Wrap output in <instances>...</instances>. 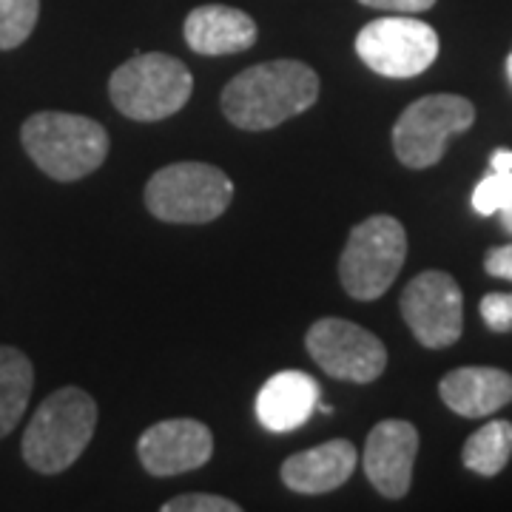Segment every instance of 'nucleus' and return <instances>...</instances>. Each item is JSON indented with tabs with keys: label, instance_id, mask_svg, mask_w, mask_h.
I'll return each mask as SVG.
<instances>
[{
	"label": "nucleus",
	"instance_id": "nucleus-1",
	"mask_svg": "<svg viewBox=\"0 0 512 512\" xmlns=\"http://www.w3.org/2000/svg\"><path fill=\"white\" fill-rule=\"evenodd\" d=\"M319 100V77L299 60L259 63L239 72L222 92V111L237 128L268 131Z\"/></svg>",
	"mask_w": 512,
	"mask_h": 512
},
{
	"label": "nucleus",
	"instance_id": "nucleus-2",
	"mask_svg": "<svg viewBox=\"0 0 512 512\" xmlns=\"http://www.w3.org/2000/svg\"><path fill=\"white\" fill-rule=\"evenodd\" d=\"M20 140L37 168L57 183L89 177L109 157L106 128L69 111H37L20 128Z\"/></svg>",
	"mask_w": 512,
	"mask_h": 512
},
{
	"label": "nucleus",
	"instance_id": "nucleus-3",
	"mask_svg": "<svg viewBox=\"0 0 512 512\" xmlns=\"http://www.w3.org/2000/svg\"><path fill=\"white\" fill-rule=\"evenodd\" d=\"M97 427V402L80 387H60L46 396L23 433V458L40 476L69 470L89 447Z\"/></svg>",
	"mask_w": 512,
	"mask_h": 512
},
{
	"label": "nucleus",
	"instance_id": "nucleus-4",
	"mask_svg": "<svg viewBox=\"0 0 512 512\" xmlns=\"http://www.w3.org/2000/svg\"><path fill=\"white\" fill-rule=\"evenodd\" d=\"M194 92V77L183 60L148 52L126 60L114 69L109 80V97L114 109L140 123L165 120L183 109Z\"/></svg>",
	"mask_w": 512,
	"mask_h": 512
},
{
	"label": "nucleus",
	"instance_id": "nucleus-5",
	"mask_svg": "<svg viewBox=\"0 0 512 512\" xmlns=\"http://www.w3.org/2000/svg\"><path fill=\"white\" fill-rule=\"evenodd\" d=\"M234 183L217 165L174 163L160 168L146 185L148 211L174 225H205L228 211Z\"/></svg>",
	"mask_w": 512,
	"mask_h": 512
},
{
	"label": "nucleus",
	"instance_id": "nucleus-6",
	"mask_svg": "<svg viewBox=\"0 0 512 512\" xmlns=\"http://www.w3.org/2000/svg\"><path fill=\"white\" fill-rule=\"evenodd\" d=\"M407 259L404 225L387 214H376L350 231L339 259V279L348 296L359 302L379 299L402 271Z\"/></svg>",
	"mask_w": 512,
	"mask_h": 512
},
{
	"label": "nucleus",
	"instance_id": "nucleus-7",
	"mask_svg": "<svg viewBox=\"0 0 512 512\" xmlns=\"http://www.w3.org/2000/svg\"><path fill=\"white\" fill-rule=\"evenodd\" d=\"M476 123V106L461 94L421 97L393 126V151L407 168H430L444 157L450 140Z\"/></svg>",
	"mask_w": 512,
	"mask_h": 512
},
{
	"label": "nucleus",
	"instance_id": "nucleus-8",
	"mask_svg": "<svg viewBox=\"0 0 512 512\" xmlns=\"http://www.w3.org/2000/svg\"><path fill=\"white\" fill-rule=\"evenodd\" d=\"M356 55L384 77H416L436 63L439 35L410 15L379 18L356 35Z\"/></svg>",
	"mask_w": 512,
	"mask_h": 512
},
{
	"label": "nucleus",
	"instance_id": "nucleus-9",
	"mask_svg": "<svg viewBox=\"0 0 512 512\" xmlns=\"http://www.w3.org/2000/svg\"><path fill=\"white\" fill-rule=\"evenodd\" d=\"M305 348L316 365L342 382L370 384L387 367V350L382 339H376L362 325H353L348 319H336V316H325L308 330Z\"/></svg>",
	"mask_w": 512,
	"mask_h": 512
},
{
	"label": "nucleus",
	"instance_id": "nucleus-10",
	"mask_svg": "<svg viewBox=\"0 0 512 512\" xmlns=\"http://www.w3.org/2000/svg\"><path fill=\"white\" fill-rule=\"evenodd\" d=\"M402 316L424 348L456 345L464 330V296L458 282L444 271H424L410 279L402 293Z\"/></svg>",
	"mask_w": 512,
	"mask_h": 512
},
{
	"label": "nucleus",
	"instance_id": "nucleus-11",
	"mask_svg": "<svg viewBox=\"0 0 512 512\" xmlns=\"http://www.w3.org/2000/svg\"><path fill=\"white\" fill-rule=\"evenodd\" d=\"M214 453L211 430L197 419H168L140 436L137 456L151 476L168 478L191 473Z\"/></svg>",
	"mask_w": 512,
	"mask_h": 512
},
{
	"label": "nucleus",
	"instance_id": "nucleus-12",
	"mask_svg": "<svg viewBox=\"0 0 512 512\" xmlns=\"http://www.w3.org/2000/svg\"><path fill=\"white\" fill-rule=\"evenodd\" d=\"M419 456V430L402 419L379 421L365 444L367 481L384 498H402L413 481V464Z\"/></svg>",
	"mask_w": 512,
	"mask_h": 512
},
{
	"label": "nucleus",
	"instance_id": "nucleus-13",
	"mask_svg": "<svg viewBox=\"0 0 512 512\" xmlns=\"http://www.w3.org/2000/svg\"><path fill=\"white\" fill-rule=\"evenodd\" d=\"M441 402L464 419H484L512 402V373L498 367H458L439 384Z\"/></svg>",
	"mask_w": 512,
	"mask_h": 512
},
{
	"label": "nucleus",
	"instance_id": "nucleus-14",
	"mask_svg": "<svg viewBox=\"0 0 512 512\" xmlns=\"http://www.w3.org/2000/svg\"><path fill=\"white\" fill-rule=\"evenodd\" d=\"M319 402V384L302 370H282L262 384L256 396V419L271 433H291L311 419Z\"/></svg>",
	"mask_w": 512,
	"mask_h": 512
},
{
	"label": "nucleus",
	"instance_id": "nucleus-15",
	"mask_svg": "<svg viewBox=\"0 0 512 512\" xmlns=\"http://www.w3.org/2000/svg\"><path fill=\"white\" fill-rule=\"evenodd\" d=\"M185 40L197 55H237L256 43V23L242 9L208 3L185 18Z\"/></svg>",
	"mask_w": 512,
	"mask_h": 512
},
{
	"label": "nucleus",
	"instance_id": "nucleus-16",
	"mask_svg": "<svg viewBox=\"0 0 512 512\" xmlns=\"http://www.w3.org/2000/svg\"><path fill=\"white\" fill-rule=\"evenodd\" d=\"M356 470V450L348 439H333L296 453L282 464V481L293 493L319 495L342 487Z\"/></svg>",
	"mask_w": 512,
	"mask_h": 512
},
{
	"label": "nucleus",
	"instance_id": "nucleus-17",
	"mask_svg": "<svg viewBox=\"0 0 512 512\" xmlns=\"http://www.w3.org/2000/svg\"><path fill=\"white\" fill-rule=\"evenodd\" d=\"M35 387V367L26 353L0 345V439L23 419Z\"/></svg>",
	"mask_w": 512,
	"mask_h": 512
},
{
	"label": "nucleus",
	"instance_id": "nucleus-18",
	"mask_svg": "<svg viewBox=\"0 0 512 512\" xmlns=\"http://www.w3.org/2000/svg\"><path fill=\"white\" fill-rule=\"evenodd\" d=\"M512 456V424L504 419H495L490 424H484L481 430H476L467 444H464V453L461 461L470 473L484 478L498 476L507 461Z\"/></svg>",
	"mask_w": 512,
	"mask_h": 512
},
{
	"label": "nucleus",
	"instance_id": "nucleus-19",
	"mask_svg": "<svg viewBox=\"0 0 512 512\" xmlns=\"http://www.w3.org/2000/svg\"><path fill=\"white\" fill-rule=\"evenodd\" d=\"M40 0H0V52L18 49L35 32Z\"/></svg>",
	"mask_w": 512,
	"mask_h": 512
},
{
	"label": "nucleus",
	"instance_id": "nucleus-20",
	"mask_svg": "<svg viewBox=\"0 0 512 512\" xmlns=\"http://www.w3.org/2000/svg\"><path fill=\"white\" fill-rule=\"evenodd\" d=\"M512 197V171H490L473 191V208L481 217L498 214Z\"/></svg>",
	"mask_w": 512,
	"mask_h": 512
},
{
	"label": "nucleus",
	"instance_id": "nucleus-21",
	"mask_svg": "<svg viewBox=\"0 0 512 512\" xmlns=\"http://www.w3.org/2000/svg\"><path fill=\"white\" fill-rule=\"evenodd\" d=\"M163 512H239V504L222 498V495L188 493L165 501Z\"/></svg>",
	"mask_w": 512,
	"mask_h": 512
},
{
	"label": "nucleus",
	"instance_id": "nucleus-22",
	"mask_svg": "<svg viewBox=\"0 0 512 512\" xmlns=\"http://www.w3.org/2000/svg\"><path fill=\"white\" fill-rule=\"evenodd\" d=\"M481 319L493 333H510L512 330V293H487L481 299Z\"/></svg>",
	"mask_w": 512,
	"mask_h": 512
},
{
	"label": "nucleus",
	"instance_id": "nucleus-23",
	"mask_svg": "<svg viewBox=\"0 0 512 512\" xmlns=\"http://www.w3.org/2000/svg\"><path fill=\"white\" fill-rule=\"evenodd\" d=\"M362 6L370 9H382V12H393V15H419L436 6V0H359Z\"/></svg>",
	"mask_w": 512,
	"mask_h": 512
},
{
	"label": "nucleus",
	"instance_id": "nucleus-24",
	"mask_svg": "<svg viewBox=\"0 0 512 512\" xmlns=\"http://www.w3.org/2000/svg\"><path fill=\"white\" fill-rule=\"evenodd\" d=\"M484 271L490 276L512 282V245H501V248L487 251V256H484Z\"/></svg>",
	"mask_w": 512,
	"mask_h": 512
},
{
	"label": "nucleus",
	"instance_id": "nucleus-25",
	"mask_svg": "<svg viewBox=\"0 0 512 512\" xmlns=\"http://www.w3.org/2000/svg\"><path fill=\"white\" fill-rule=\"evenodd\" d=\"M490 168H493V171H512L510 148H498L493 157H490Z\"/></svg>",
	"mask_w": 512,
	"mask_h": 512
},
{
	"label": "nucleus",
	"instance_id": "nucleus-26",
	"mask_svg": "<svg viewBox=\"0 0 512 512\" xmlns=\"http://www.w3.org/2000/svg\"><path fill=\"white\" fill-rule=\"evenodd\" d=\"M498 214H501V225H504V231H507V234L512 237V197H510V202H507V205L498 211Z\"/></svg>",
	"mask_w": 512,
	"mask_h": 512
},
{
	"label": "nucleus",
	"instance_id": "nucleus-27",
	"mask_svg": "<svg viewBox=\"0 0 512 512\" xmlns=\"http://www.w3.org/2000/svg\"><path fill=\"white\" fill-rule=\"evenodd\" d=\"M507 77H510V83H512V52L510 57H507Z\"/></svg>",
	"mask_w": 512,
	"mask_h": 512
}]
</instances>
